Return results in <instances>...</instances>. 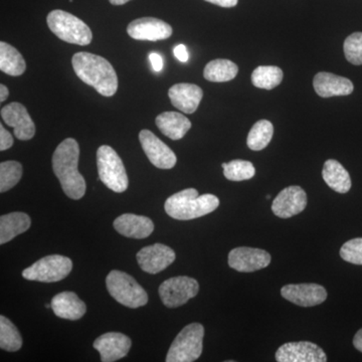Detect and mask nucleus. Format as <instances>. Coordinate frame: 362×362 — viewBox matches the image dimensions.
<instances>
[{
  "label": "nucleus",
  "mask_w": 362,
  "mask_h": 362,
  "mask_svg": "<svg viewBox=\"0 0 362 362\" xmlns=\"http://www.w3.org/2000/svg\"><path fill=\"white\" fill-rule=\"evenodd\" d=\"M78 142L73 138H66L54 150L52 159V170L64 192L75 201L82 199L86 194L85 178L78 170Z\"/></svg>",
  "instance_id": "obj_1"
},
{
  "label": "nucleus",
  "mask_w": 362,
  "mask_h": 362,
  "mask_svg": "<svg viewBox=\"0 0 362 362\" xmlns=\"http://www.w3.org/2000/svg\"><path fill=\"white\" fill-rule=\"evenodd\" d=\"M71 65L76 75L102 96L112 97L116 94L118 77L113 66L103 57L90 52H77L71 59Z\"/></svg>",
  "instance_id": "obj_2"
},
{
  "label": "nucleus",
  "mask_w": 362,
  "mask_h": 362,
  "mask_svg": "<svg viewBox=\"0 0 362 362\" xmlns=\"http://www.w3.org/2000/svg\"><path fill=\"white\" fill-rule=\"evenodd\" d=\"M218 206L220 199L216 195H199L194 188H187L168 197L164 209L175 220L190 221L213 213Z\"/></svg>",
  "instance_id": "obj_3"
},
{
  "label": "nucleus",
  "mask_w": 362,
  "mask_h": 362,
  "mask_svg": "<svg viewBox=\"0 0 362 362\" xmlns=\"http://www.w3.org/2000/svg\"><path fill=\"white\" fill-rule=\"evenodd\" d=\"M47 23L52 33L69 44L88 45L92 42L93 33L89 26L66 11H52L47 16Z\"/></svg>",
  "instance_id": "obj_4"
},
{
  "label": "nucleus",
  "mask_w": 362,
  "mask_h": 362,
  "mask_svg": "<svg viewBox=\"0 0 362 362\" xmlns=\"http://www.w3.org/2000/svg\"><path fill=\"white\" fill-rule=\"evenodd\" d=\"M109 294L119 303L128 308H139L148 302L146 291L138 284L134 278L125 272L113 270L106 279Z\"/></svg>",
  "instance_id": "obj_5"
},
{
  "label": "nucleus",
  "mask_w": 362,
  "mask_h": 362,
  "mask_svg": "<svg viewBox=\"0 0 362 362\" xmlns=\"http://www.w3.org/2000/svg\"><path fill=\"white\" fill-rule=\"evenodd\" d=\"M97 166L100 180L109 189L118 194L127 189L129 180L125 166L122 159L112 147L103 145L98 149Z\"/></svg>",
  "instance_id": "obj_6"
},
{
  "label": "nucleus",
  "mask_w": 362,
  "mask_h": 362,
  "mask_svg": "<svg viewBox=\"0 0 362 362\" xmlns=\"http://www.w3.org/2000/svg\"><path fill=\"white\" fill-rule=\"evenodd\" d=\"M204 328L202 324L185 326L176 337L168 350L166 362H192L202 354Z\"/></svg>",
  "instance_id": "obj_7"
},
{
  "label": "nucleus",
  "mask_w": 362,
  "mask_h": 362,
  "mask_svg": "<svg viewBox=\"0 0 362 362\" xmlns=\"http://www.w3.org/2000/svg\"><path fill=\"white\" fill-rule=\"evenodd\" d=\"M73 269V262L68 257L52 255L35 262L23 272L26 280L54 283L68 277Z\"/></svg>",
  "instance_id": "obj_8"
},
{
  "label": "nucleus",
  "mask_w": 362,
  "mask_h": 362,
  "mask_svg": "<svg viewBox=\"0 0 362 362\" xmlns=\"http://www.w3.org/2000/svg\"><path fill=\"white\" fill-rule=\"evenodd\" d=\"M199 285L194 279L180 276L164 281L159 287L162 303L168 308H177L199 294Z\"/></svg>",
  "instance_id": "obj_9"
},
{
  "label": "nucleus",
  "mask_w": 362,
  "mask_h": 362,
  "mask_svg": "<svg viewBox=\"0 0 362 362\" xmlns=\"http://www.w3.org/2000/svg\"><path fill=\"white\" fill-rule=\"evenodd\" d=\"M139 141L147 158L157 168L171 169L175 168L176 156L168 145L161 141L156 134L149 130H142L139 133Z\"/></svg>",
  "instance_id": "obj_10"
},
{
  "label": "nucleus",
  "mask_w": 362,
  "mask_h": 362,
  "mask_svg": "<svg viewBox=\"0 0 362 362\" xmlns=\"http://www.w3.org/2000/svg\"><path fill=\"white\" fill-rule=\"evenodd\" d=\"M271 259V255L264 250L240 247L228 254V266L238 272L251 273L267 268L270 265Z\"/></svg>",
  "instance_id": "obj_11"
},
{
  "label": "nucleus",
  "mask_w": 362,
  "mask_h": 362,
  "mask_svg": "<svg viewBox=\"0 0 362 362\" xmlns=\"http://www.w3.org/2000/svg\"><path fill=\"white\" fill-rule=\"evenodd\" d=\"M279 362H325L327 356L318 345L309 341L289 342L276 352Z\"/></svg>",
  "instance_id": "obj_12"
},
{
  "label": "nucleus",
  "mask_w": 362,
  "mask_h": 362,
  "mask_svg": "<svg viewBox=\"0 0 362 362\" xmlns=\"http://www.w3.org/2000/svg\"><path fill=\"white\" fill-rule=\"evenodd\" d=\"M1 118L6 125L13 128L14 136L26 141L35 134V125L32 117L23 104L18 102L6 105L1 109Z\"/></svg>",
  "instance_id": "obj_13"
},
{
  "label": "nucleus",
  "mask_w": 362,
  "mask_h": 362,
  "mask_svg": "<svg viewBox=\"0 0 362 362\" xmlns=\"http://www.w3.org/2000/svg\"><path fill=\"white\" fill-rule=\"evenodd\" d=\"M136 259L141 270L154 275L165 270L175 261V252L165 245L156 244L143 247Z\"/></svg>",
  "instance_id": "obj_14"
},
{
  "label": "nucleus",
  "mask_w": 362,
  "mask_h": 362,
  "mask_svg": "<svg viewBox=\"0 0 362 362\" xmlns=\"http://www.w3.org/2000/svg\"><path fill=\"white\" fill-rule=\"evenodd\" d=\"M307 194L303 188L293 185L286 187L272 204V211L280 218H290L304 211Z\"/></svg>",
  "instance_id": "obj_15"
},
{
  "label": "nucleus",
  "mask_w": 362,
  "mask_h": 362,
  "mask_svg": "<svg viewBox=\"0 0 362 362\" xmlns=\"http://www.w3.org/2000/svg\"><path fill=\"white\" fill-rule=\"evenodd\" d=\"M127 33L132 39L157 42L168 39L173 28L165 21L156 18H141L133 21L127 26Z\"/></svg>",
  "instance_id": "obj_16"
},
{
  "label": "nucleus",
  "mask_w": 362,
  "mask_h": 362,
  "mask_svg": "<svg viewBox=\"0 0 362 362\" xmlns=\"http://www.w3.org/2000/svg\"><path fill=\"white\" fill-rule=\"evenodd\" d=\"M281 295L288 301L301 307H313L327 299L325 288L318 284H290L281 289Z\"/></svg>",
  "instance_id": "obj_17"
},
{
  "label": "nucleus",
  "mask_w": 362,
  "mask_h": 362,
  "mask_svg": "<svg viewBox=\"0 0 362 362\" xmlns=\"http://www.w3.org/2000/svg\"><path fill=\"white\" fill-rule=\"evenodd\" d=\"M132 341L129 337L119 332H108L95 340L94 349L101 356V361L113 362L127 356Z\"/></svg>",
  "instance_id": "obj_18"
},
{
  "label": "nucleus",
  "mask_w": 362,
  "mask_h": 362,
  "mask_svg": "<svg viewBox=\"0 0 362 362\" xmlns=\"http://www.w3.org/2000/svg\"><path fill=\"white\" fill-rule=\"evenodd\" d=\"M168 96L171 104L178 110L185 114H192L199 108L204 92L197 85L180 83L169 89Z\"/></svg>",
  "instance_id": "obj_19"
},
{
  "label": "nucleus",
  "mask_w": 362,
  "mask_h": 362,
  "mask_svg": "<svg viewBox=\"0 0 362 362\" xmlns=\"http://www.w3.org/2000/svg\"><path fill=\"white\" fill-rule=\"evenodd\" d=\"M313 86L317 94L322 98L347 96L354 90V83L349 78L326 71L317 74Z\"/></svg>",
  "instance_id": "obj_20"
},
{
  "label": "nucleus",
  "mask_w": 362,
  "mask_h": 362,
  "mask_svg": "<svg viewBox=\"0 0 362 362\" xmlns=\"http://www.w3.org/2000/svg\"><path fill=\"white\" fill-rule=\"evenodd\" d=\"M114 228L124 237L145 239L153 233L154 223L147 216L124 214L114 221Z\"/></svg>",
  "instance_id": "obj_21"
},
{
  "label": "nucleus",
  "mask_w": 362,
  "mask_h": 362,
  "mask_svg": "<svg viewBox=\"0 0 362 362\" xmlns=\"http://www.w3.org/2000/svg\"><path fill=\"white\" fill-rule=\"evenodd\" d=\"M52 309L59 318L78 320L87 311L85 302L74 292H62L52 300Z\"/></svg>",
  "instance_id": "obj_22"
},
{
  "label": "nucleus",
  "mask_w": 362,
  "mask_h": 362,
  "mask_svg": "<svg viewBox=\"0 0 362 362\" xmlns=\"http://www.w3.org/2000/svg\"><path fill=\"white\" fill-rule=\"evenodd\" d=\"M156 125L169 139L180 140L192 128L189 119L177 112H164L156 117Z\"/></svg>",
  "instance_id": "obj_23"
},
{
  "label": "nucleus",
  "mask_w": 362,
  "mask_h": 362,
  "mask_svg": "<svg viewBox=\"0 0 362 362\" xmlns=\"http://www.w3.org/2000/svg\"><path fill=\"white\" fill-rule=\"evenodd\" d=\"M32 225V220L25 213L4 214L0 218V244L11 242L21 233L26 232Z\"/></svg>",
  "instance_id": "obj_24"
},
{
  "label": "nucleus",
  "mask_w": 362,
  "mask_h": 362,
  "mask_svg": "<svg viewBox=\"0 0 362 362\" xmlns=\"http://www.w3.org/2000/svg\"><path fill=\"white\" fill-rule=\"evenodd\" d=\"M322 176L326 185L339 194H346L351 188L349 171L334 159H329L324 163Z\"/></svg>",
  "instance_id": "obj_25"
},
{
  "label": "nucleus",
  "mask_w": 362,
  "mask_h": 362,
  "mask_svg": "<svg viewBox=\"0 0 362 362\" xmlns=\"http://www.w3.org/2000/svg\"><path fill=\"white\" fill-rule=\"evenodd\" d=\"M0 70L13 77L23 75L26 70L25 61L21 52L4 42H0Z\"/></svg>",
  "instance_id": "obj_26"
},
{
  "label": "nucleus",
  "mask_w": 362,
  "mask_h": 362,
  "mask_svg": "<svg viewBox=\"0 0 362 362\" xmlns=\"http://www.w3.org/2000/svg\"><path fill=\"white\" fill-rule=\"evenodd\" d=\"M239 68L230 59H218L209 62L204 71V77L209 82L223 83L237 77Z\"/></svg>",
  "instance_id": "obj_27"
},
{
  "label": "nucleus",
  "mask_w": 362,
  "mask_h": 362,
  "mask_svg": "<svg viewBox=\"0 0 362 362\" xmlns=\"http://www.w3.org/2000/svg\"><path fill=\"white\" fill-rule=\"evenodd\" d=\"M283 80V71L279 66H259L252 74V83L259 89L272 90Z\"/></svg>",
  "instance_id": "obj_28"
},
{
  "label": "nucleus",
  "mask_w": 362,
  "mask_h": 362,
  "mask_svg": "<svg viewBox=\"0 0 362 362\" xmlns=\"http://www.w3.org/2000/svg\"><path fill=\"white\" fill-rule=\"evenodd\" d=\"M273 134V124L268 120H259L254 124L247 135V147L254 151L265 149L271 142Z\"/></svg>",
  "instance_id": "obj_29"
},
{
  "label": "nucleus",
  "mask_w": 362,
  "mask_h": 362,
  "mask_svg": "<svg viewBox=\"0 0 362 362\" xmlns=\"http://www.w3.org/2000/svg\"><path fill=\"white\" fill-rule=\"evenodd\" d=\"M23 346L20 331L6 317L0 316V349L6 351H18Z\"/></svg>",
  "instance_id": "obj_30"
},
{
  "label": "nucleus",
  "mask_w": 362,
  "mask_h": 362,
  "mask_svg": "<svg viewBox=\"0 0 362 362\" xmlns=\"http://www.w3.org/2000/svg\"><path fill=\"white\" fill-rule=\"evenodd\" d=\"M223 168L226 180L232 181L249 180L256 175V168L252 162L240 159L223 163Z\"/></svg>",
  "instance_id": "obj_31"
},
{
  "label": "nucleus",
  "mask_w": 362,
  "mask_h": 362,
  "mask_svg": "<svg viewBox=\"0 0 362 362\" xmlns=\"http://www.w3.org/2000/svg\"><path fill=\"white\" fill-rule=\"evenodd\" d=\"M23 176V166L18 161H4L0 164V192L16 187Z\"/></svg>",
  "instance_id": "obj_32"
},
{
  "label": "nucleus",
  "mask_w": 362,
  "mask_h": 362,
  "mask_svg": "<svg viewBox=\"0 0 362 362\" xmlns=\"http://www.w3.org/2000/svg\"><path fill=\"white\" fill-rule=\"evenodd\" d=\"M344 54L352 65H362V33H352L345 40Z\"/></svg>",
  "instance_id": "obj_33"
},
{
  "label": "nucleus",
  "mask_w": 362,
  "mask_h": 362,
  "mask_svg": "<svg viewBox=\"0 0 362 362\" xmlns=\"http://www.w3.org/2000/svg\"><path fill=\"white\" fill-rule=\"evenodd\" d=\"M340 257L349 263L362 265V238L345 243L340 249Z\"/></svg>",
  "instance_id": "obj_34"
},
{
  "label": "nucleus",
  "mask_w": 362,
  "mask_h": 362,
  "mask_svg": "<svg viewBox=\"0 0 362 362\" xmlns=\"http://www.w3.org/2000/svg\"><path fill=\"white\" fill-rule=\"evenodd\" d=\"M13 145V135H11L1 124V125H0V150L4 151V150L11 148Z\"/></svg>",
  "instance_id": "obj_35"
},
{
  "label": "nucleus",
  "mask_w": 362,
  "mask_h": 362,
  "mask_svg": "<svg viewBox=\"0 0 362 362\" xmlns=\"http://www.w3.org/2000/svg\"><path fill=\"white\" fill-rule=\"evenodd\" d=\"M173 54L181 63H187L188 59H189V54H188L187 47L185 45H176L175 49H173Z\"/></svg>",
  "instance_id": "obj_36"
},
{
  "label": "nucleus",
  "mask_w": 362,
  "mask_h": 362,
  "mask_svg": "<svg viewBox=\"0 0 362 362\" xmlns=\"http://www.w3.org/2000/svg\"><path fill=\"white\" fill-rule=\"evenodd\" d=\"M149 61L151 63L152 68L153 70L159 73V71H162L163 69V59L160 54H157V52H151L149 54Z\"/></svg>",
  "instance_id": "obj_37"
},
{
  "label": "nucleus",
  "mask_w": 362,
  "mask_h": 362,
  "mask_svg": "<svg viewBox=\"0 0 362 362\" xmlns=\"http://www.w3.org/2000/svg\"><path fill=\"white\" fill-rule=\"evenodd\" d=\"M206 1L221 7H226V8H230V7L235 6L238 4V0H206Z\"/></svg>",
  "instance_id": "obj_38"
},
{
  "label": "nucleus",
  "mask_w": 362,
  "mask_h": 362,
  "mask_svg": "<svg viewBox=\"0 0 362 362\" xmlns=\"http://www.w3.org/2000/svg\"><path fill=\"white\" fill-rule=\"evenodd\" d=\"M354 345L358 351L362 352V328L357 331L356 337L354 338Z\"/></svg>",
  "instance_id": "obj_39"
},
{
  "label": "nucleus",
  "mask_w": 362,
  "mask_h": 362,
  "mask_svg": "<svg viewBox=\"0 0 362 362\" xmlns=\"http://www.w3.org/2000/svg\"><path fill=\"white\" fill-rule=\"evenodd\" d=\"M9 96L8 88L6 85H0V102H4Z\"/></svg>",
  "instance_id": "obj_40"
},
{
  "label": "nucleus",
  "mask_w": 362,
  "mask_h": 362,
  "mask_svg": "<svg viewBox=\"0 0 362 362\" xmlns=\"http://www.w3.org/2000/svg\"><path fill=\"white\" fill-rule=\"evenodd\" d=\"M113 6H123V4H127L130 0H109Z\"/></svg>",
  "instance_id": "obj_41"
}]
</instances>
